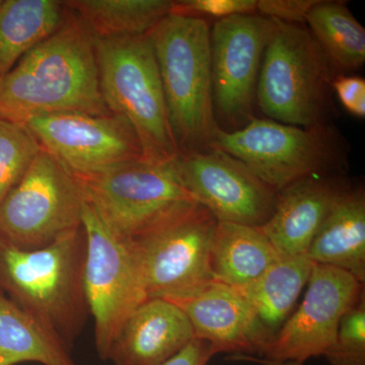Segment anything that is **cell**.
Here are the masks:
<instances>
[{
  "label": "cell",
  "mask_w": 365,
  "mask_h": 365,
  "mask_svg": "<svg viewBox=\"0 0 365 365\" xmlns=\"http://www.w3.org/2000/svg\"><path fill=\"white\" fill-rule=\"evenodd\" d=\"M212 146L241 160L276 193L304 178L342 174L347 165L345 138L331 123L299 127L254 117L237 130L216 129Z\"/></svg>",
  "instance_id": "obj_6"
},
{
  "label": "cell",
  "mask_w": 365,
  "mask_h": 365,
  "mask_svg": "<svg viewBox=\"0 0 365 365\" xmlns=\"http://www.w3.org/2000/svg\"><path fill=\"white\" fill-rule=\"evenodd\" d=\"M64 2L4 0L0 6V81L66 18Z\"/></svg>",
  "instance_id": "obj_21"
},
{
  "label": "cell",
  "mask_w": 365,
  "mask_h": 365,
  "mask_svg": "<svg viewBox=\"0 0 365 365\" xmlns=\"http://www.w3.org/2000/svg\"><path fill=\"white\" fill-rule=\"evenodd\" d=\"M307 256L365 282V191L364 185L347 187L314 235Z\"/></svg>",
  "instance_id": "obj_18"
},
{
  "label": "cell",
  "mask_w": 365,
  "mask_h": 365,
  "mask_svg": "<svg viewBox=\"0 0 365 365\" xmlns=\"http://www.w3.org/2000/svg\"><path fill=\"white\" fill-rule=\"evenodd\" d=\"M195 339L184 312L170 300L143 302L124 322L107 360L114 365H162Z\"/></svg>",
  "instance_id": "obj_17"
},
{
  "label": "cell",
  "mask_w": 365,
  "mask_h": 365,
  "mask_svg": "<svg viewBox=\"0 0 365 365\" xmlns=\"http://www.w3.org/2000/svg\"><path fill=\"white\" fill-rule=\"evenodd\" d=\"M175 165L186 191L218 222L261 227L272 215L277 193L225 151L179 153Z\"/></svg>",
  "instance_id": "obj_13"
},
{
  "label": "cell",
  "mask_w": 365,
  "mask_h": 365,
  "mask_svg": "<svg viewBox=\"0 0 365 365\" xmlns=\"http://www.w3.org/2000/svg\"><path fill=\"white\" fill-rule=\"evenodd\" d=\"M41 150L25 125L0 118V203L21 181Z\"/></svg>",
  "instance_id": "obj_25"
},
{
  "label": "cell",
  "mask_w": 365,
  "mask_h": 365,
  "mask_svg": "<svg viewBox=\"0 0 365 365\" xmlns=\"http://www.w3.org/2000/svg\"><path fill=\"white\" fill-rule=\"evenodd\" d=\"M179 153L212 148L216 125L205 19L170 14L150 33Z\"/></svg>",
  "instance_id": "obj_3"
},
{
  "label": "cell",
  "mask_w": 365,
  "mask_h": 365,
  "mask_svg": "<svg viewBox=\"0 0 365 365\" xmlns=\"http://www.w3.org/2000/svg\"><path fill=\"white\" fill-rule=\"evenodd\" d=\"M76 365L71 349L0 290V365Z\"/></svg>",
  "instance_id": "obj_22"
},
{
  "label": "cell",
  "mask_w": 365,
  "mask_h": 365,
  "mask_svg": "<svg viewBox=\"0 0 365 365\" xmlns=\"http://www.w3.org/2000/svg\"><path fill=\"white\" fill-rule=\"evenodd\" d=\"M324 357L330 365H365V292L341 319Z\"/></svg>",
  "instance_id": "obj_26"
},
{
  "label": "cell",
  "mask_w": 365,
  "mask_h": 365,
  "mask_svg": "<svg viewBox=\"0 0 365 365\" xmlns=\"http://www.w3.org/2000/svg\"><path fill=\"white\" fill-rule=\"evenodd\" d=\"M2 1H4V0H0V6H1Z\"/></svg>",
  "instance_id": "obj_32"
},
{
  "label": "cell",
  "mask_w": 365,
  "mask_h": 365,
  "mask_svg": "<svg viewBox=\"0 0 365 365\" xmlns=\"http://www.w3.org/2000/svg\"><path fill=\"white\" fill-rule=\"evenodd\" d=\"M86 202L118 237L132 241L196 202L182 186L175 160H134L78 178Z\"/></svg>",
  "instance_id": "obj_7"
},
{
  "label": "cell",
  "mask_w": 365,
  "mask_h": 365,
  "mask_svg": "<svg viewBox=\"0 0 365 365\" xmlns=\"http://www.w3.org/2000/svg\"><path fill=\"white\" fill-rule=\"evenodd\" d=\"M85 203L78 178L41 150L0 203V237L18 248H44L81 227Z\"/></svg>",
  "instance_id": "obj_9"
},
{
  "label": "cell",
  "mask_w": 365,
  "mask_h": 365,
  "mask_svg": "<svg viewBox=\"0 0 365 365\" xmlns=\"http://www.w3.org/2000/svg\"><path fill=\"white\" fill-rule=\"evenodd\" d=\"M273 21L258 14L215 21L210 29L211 79L216 125L235 131L254 118L256 88Z\"/></svg>",
  "instance_id": "obj_11"
},
{
  "label": "cell",
  "mask_w": 365,
  "mask_h": 365,
  "mask_svg": "<svg viewBox=\"0 0 365 365\" xmlns=\"http://www.w3.org/2000/svg\"><path fill=\"white\" fill-rule=\"evenodd\" d=\"M86 252L83 225L41 249L18 248L0 237V290L69 349L90 316Z\"/></svg>",
  "instance_id": "obj_2"
},
{
  "label": "cell",
  "mask_w": 365,
  "mask_h": 365,
  "mask_svg": "<svg viewBox=\"0 0 365 365\" xmlns=\"http://www.w3.org/2000/svg\"><path fill=\"white\" fill-rule=\"evenodd\" d=\"M101 91L110 112L133 127L144 160L169 163L179 155L150 34L97 38Z\"/></svg>",
  "instance_id": "obj_5"
},
{
  "label": "cell",
  "mask_w": 365,
  "mask_h": 365,
  "mask_svg": "<svg viewBox=\"0 0 365 365\" xmlns=\"http://www.w3.org/2000/svg\"><path fill=\"white\" fill-rule=\"evenodd\" d=\"M314 265L307 255L280 256L253 285L242 292L256 317L266 347L294 313Z\"/></svg>",
  "instance_id": "obj_20"
},
{
  "label": "cell",
  "mask_w": 365,
  "mask_h": 365,
  "mask_svg": "<svg viewBox=\"0 0 365 365\" xmlns=\"http://www.w3.org/2000/svg\"><path fill=\"white\" fill-rule=\"evenodd\" d=\"M349 182L342 174L316 175L277 192L272 215L260 230L280 256L307 255L319 227Z\"/></svg>",
  "instance_id": "obj_16"
},
{
  "label": "cell",
  "mask_w": 365,
  "mask_h": 365,
  "mask_svg": "<svg viewBox=\"0 0 365 365\" xmlns=\"http://www.w3.org/2000/svg\"><path fill=\"white\" fill-rule=\"evenodd\" d=\"M57 113H112L101 91L97 37L71 11L0 81L2 119L24 124Z\"/></svg>",
  "instance_id": "obj_1"
},
{
  "label": "cell",
  "mask_w": 365,
  "mask_h": 365,
  "mask_svg": "<svg viewBox=\"0 0 365 365\" xmlns=\"http://www.w3.org/2000/svg\"><path fill=\"white\" fill-rule=\"evenodd\" d=\"M81 223L86 239L83 288L95 322L96 348L107 360L120 328L148 297L130 242L115 235L86 200Z\"/></svg>",
  "instance_id": "obj_10"
},
{
  "label": "cell",
  "mask_w": 365,
  "mask_h": 365,
  "mask_svg": "<svg viewBox=\"0 0 365 365\" xmlns=\"http://www.w3.org/2000/svg\"><path fill=\"white\" fill-rule=\"evenodd\" d=\"M306 26L325 54L335 76H349L365 63V29L344 1L318 0Z\"/></svg>",
  "instance_id": "obj_23"
},
{
  "label": "cell",
  "mask_w": 365,
  "mask_h": 365,
  "mask_svg": "<svg viewBox=\"0 0 365 365\" xmlns=\"http://www.w3.org/2000/svg\"><path fill=\"white\" fill-rule=\"evenodd\" d=\"M234 359L237 360H246V361H253L258 362V364H264V365H304L302 364H299V362L295 361H287V362H267V361H262V360L256 359V357L251 356H237L232 357Z\"/></svg>",
  "instance_id": "obj_31"
},
{
  "label": "cell",
  "mask_w": 365,
  "mask_h": 365,
  "mask_svg": "<svg viewBox=\"0 0 365 365\" xmlns=\"http://www.w3.org/2000/svg\"><path fill=\"white\" fill-rule=\"evenodd\" d=\"M260 227L218 222L210 249L213 280L244 292L279 258Z\"/></svg>",
  "instance_id": "obj_19"
},
{
  "label": "cell",
  "mask_w": 365,
  "mask_h": 365,
  "mask_svg": "<svg viewBox=\"0 0 365 365\" xmlns=\"http://www.w3.org/2000/svg\"><path fill=\"white\" fill-rule=\"evenodd\" d=\"M318 0H258L256 14L270 20L306 25L307 14Z\"/></svg>",
  "instance_id": "obj_28"
},
{
  "label": "cell",
  "mask_w": 365,
  "mask_h": 365,
  "mask_svg": "<svg viewBox=\"0 0 365 365\" xmlns=\"http://www.w3.org/2000/svg\"><path fill=\"white\" fill-rule=\"evenodd\" d=\"M273 23L257 83V106L279 123H330L336 76L325 54L306 26Z\"/></svg>",
  "instance_id": "obj_4"
},
{
  "label": "cell",
  "mask_w": 365,
  "mask_h": 365,
  "mask_svg": "<svg viewBox=\"0 0 365 365\" xmlns=\"http://www.w3.org/2000/svg\"><path fill=\"white\" fill-rule=\"evenodd\" d=\"M217 220L189 203L130 242L148 299H180L213 280L210 249Z\"/></svg>",
  "instance_id": "obj_8"
},
{
  "label": "cell",
  "mask_w": 365,
  "mask_h": 365,
  "mask_svg": "<svg viewBox=\"0 0 365 365\" xmlns=\"http://www.w3.org/2000/svg\"><path fill=\"white\" fill-rule=\"evenodd\" d=\"M170 302L184 312L195 338L207 342L215 355L261 357L263 354L266 341L241 290L212 280L192 294Z\"/></svg>",
  "instance_id": "obj_15"
},
{
  "label": "cell",
  "mask_w": 365,
  "mask_h": 365,
  "mask_svg": "<svg viewBox=\"0 0 365 365\" xmlns=\"http://www.w3.org/2000/svg\"><path fill=\"white\" fill-rule=\"evenodd\" d=\"M332 90L341 105L353 116L365 117V79L361 76L339 74L333 78Z\"/></svg>",
  "instance_id": "obj_29"
},
{
  "label": "cell",
  "mask_w": 365,
  "mask_h": 365,
  "mask_svg": "<svg viewBox=\"0 0 365 365\" xmlns=\"http://www.w3.org/2000/svg\"><path fill=\"white\" fill-rule=\"evenodd\" d=\"M258 0H182L174 1L173 14L204 16L215 21L239 14H256Z\"/></svg>",
  "instance_id": "obj_27"
},
{
  "label": "cell",
  "mask_w": 365,
  "mask_h": 365,
  "mask_svg": "<svg viewBox=\"0 0 365 365\" xmlns=\"http://www.w3.org/2000/svg\"><path fill=\"white\" fill-rule=\"evenodd\" d=\"M64 4L97 38L148 35L174 7L170 0H72Z\"/></svg>",
  "instance_id": "obj_24"
},
{
  "label": "cell",
  "mask_w": 365,
  "mask_h": 365,
  "mask_svg": "<svg viewBox=\"0 0 365 365\" xmlns=\"http://www.w3.org/2000/svg\"><path fill=\"white\" fill-rule=\"evenodd\" d=\"M215 355V351L207 342L195 338L184 349L162 365H207Z\"/></svg>",
  "instance_id": "obj_30"
},
{
  "label": "cell",
  "mask_w": 365,
  "mask_h": 365,
  "mask_svg": "<svg viewBox=\"0 0 365 365\" xmlns=\"http://www.w3.org/2000/svg\"><path fill=\"white\" fill-rule=\"evenodd\" d=\"M24 125L42 150L78 178L120 163L145 160L133 127L114 113L41 115Z\"/></svg>",
  "instance_id": "obj_12"
},
{
  "label": "cell",
  "mask_w": 365,
  "mask_h": 365,
  "mask_svg": "<svg viewBox=\"0 0 365 365\" xmlns=\"http://www.w3.org/2000/svg\"><path fill=\"white\" fill-rule=\"evenodd\" d=\"M307 285L302 304L256 359L304 364L312 357L324 356L335 340L341 319L365 292L364 283L351 274L319 264H314Z\"/></svg>",
  "instance_id": "obj_14"
}]
</instances>
